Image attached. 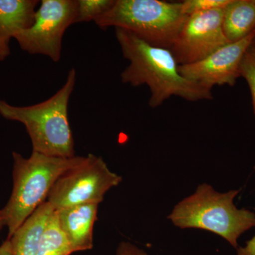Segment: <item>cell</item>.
<instances>
[{
	"label": "cell",
	"instance_id": "cell-1",
	"mask_svg": "<svg viewBox=\"0 0 255 255\" xmlns=\"http://www.w3.org/2000/svg\"><path fill=\"white\" fill-rule=\"evenodd\" d=\"M124 58L129 61L122 81L132 87L146 85L150 90L149 106L157 108L172 96L196 102L213 100L212 91L183 77L169 48L152 46L132 32L115 28Z\"/></svg>",
	"mask_w": 255,
	"mask_h": 255
},
{
	"label": "cell",
	"instance_id": "cell-2",
	"mask_svg": "<svg viewBox=\"0 0 255 255\" xmlns=\"http://www.w3.org/2000/svg\"><path fill=\"white\" fill-rule=\"evenodd\" d=\"M76 83V71H69L63 86L37 105L16 107L0 100V115L24 125L33 152L50 157H75V143L69 123L68 104Z\"/></svg>",
	"mask_w": 255,
	"mask_h": 255
},
{
	"label": "cell",
	"instance_id": "cell-3",
	"mask_svg": "<svg viewBox=\"0 0 255 255\" xmlns=\"http://www.w3.org/2000/svg\"><path fill=\"white\" fill-rule=\"evenodd\" d=\"M12 156V192L7 204L0 209V231L7 228V239L46 201L57 179L85 158L50 157L33 151L28 158L16 152Z\"/></svg>",
	"mask_w": 255,
	"mask_h": 255
},
{
	"label": "cell",
	"instance_id": "cell-4",
	"mask_svg": "<svg viewBox=\"0 0 255 255\" xmlns=\"http://www.w3.org/2000/svg\"><path fill=\"white\" fill-rule=\"evenodd\" d=\"M240 190L219 193L207 184L197 187L193 195L179 202L168 216L174 226L199 228L214 233L238 248L242 234L255 227V214L234 204Z\"/></svg>",
	"mask_w": 255,
	"mask_h": 255
},
{
	"label": "cell",
	"instance_id": "cell-5",
	"mask_svg": "<svg viewBox=\"0 0 255 255\" xmlns=\"http://www.w3.org/2000/svg\"><path fill=\"white\" fill-rule=\"evenodd\" d=\"M187 17L182 2L115 0L113 6L94 21L101 28H122L152 46L170 49Z\"/></svg>",
	"mask_w": 255,
	"mask_h": 255
},
{
	"label": "cell",
	"instance_id": "cell-6",
	"mask_svg": "<svg viewBox=\"0 0 255 255\" xmlns=\"http://www.w3.org/2000/svg\"><path fill=\"white\" fill-rule=\"evenodd\" d=\"M122 181V177L112 172L102 157L89 154L81 163L57 179L46 201L55 211L82 204H99L106 193Z\"/></svg>",
	"mask_w": 255,
	"mask_h": 255
},
{
	"label": "cell",
	"instance_id": "cell-7",
	"mask_svg": "<svg viewBox=\"0 0 255 255\" xmlns=\"http://www.w3.org/2000/svg\"><path fill=\"white\" fill-rule=\"evenodd\" d=\"M77 0H42L31 27L14 39L31 55H43L57 63L61 58L64 33L76 23Z\"/></svg>",
	"mask_w": 255,
	"mask_h": 255
},
{
	"label": "cell",
	"instance_id": "cell-8",
	"mask_svg": "<svg viewBox=\"0 0 255 255\" xmlns=\"http://www.w3.org/2000/svg\"><path fill=\"white\" fill-rule=\"evenodd\" d=\"M225 8L188 16L170 48L179 65L204 59L231 43L223 28Z\"/></svg>",
	"mask_w": 255,
	"mask_h": 255
},
{
	"label": "cell",
	"instance_id": "cell-9",
	"mask_svg": "<svg viewBox=\"0 0 255 255\" xmlns=\"http://www.w3.org/2000/svg\"><path fill=\"white\" fill-rule=\"evenodd\" d=\"M255 36V30L241 41L228 43L200 61L179 65V73L211 90L215 85L233 87L241 77L242 60Z\"/></svg>",
	"mask_w": 255,
	"mask_h": 255
},
{
	"label": "cell",
	"instance_id": "cell-10",
	"mask_svg": "<svg viewBox=\"0 0 255 255\" xmlns=\"http://www.w3.org/2000/svg\"><path fill=\"white\" fill-rule=\"evenodd\" d=\"M99 204H87L57 210L61 231L74 253L93 248V228Z\"/></svg>",
	"mask_w": 255,
	"mask_h": 255
},
{
	"label": "cell",
	"instance_id": "cell-11",
	"mask_svg": "<svg viewBox=\"0 0 255 255\" xmlns=\"http://www.w3.org/2000/svg\"><path fill=\"white\" fill-rule=\"evenodd\" d=\"M54 211L46 201L16 230L9 239L13 255H36L47 223Z\"/></svg>",
	"mask_w": 255,
	"mask_h": 255
},
{
	"label": "cell",
	"instance_id": "cell-12",
	"mask_svg": "<svg viewBox=\"0 0 255 255\" xmlns=\"http://www.w3.org/2000/svg\"><path fill=\"white\" fill-rule=\"evenodd\" d=\"M38 0H0V40L9 43L34 23Z\"/></svg>",
	"mask_w": 255,
	"mask_h": 255
},
{
	"label": "cell",
	"instance_id": "cell-13",
	"mask_svg": "<svg viewBox=\"0 0 255 255\" xmlns=\"http://www.w3.org/2000/svg\"><path fill=\"white\" fill-rule=\"evenodd\" d=\"M255 0H231L225 8L223 28L228 41H241L255 30Z\"/></svg>",
	"mask_w": 255,
	"mask_h": 255
},
{
	"label": "cell",
	"instance_id": "cell-14",
	"mask_svg": "<svg viewBox=\"0 0 255 255\" xmlns=\"http://www.w3.org/2000/svg\"><path fill=\"white\" fill-rule=\"evenodd\" d=\"M74 253L58 223L54 211L47 223L36 255H70Z\"/></svg>",
	"mask_w": 255,
	"mask_h": 255
},
{
	"label": "cell",
	"instance_id": "cell-15",
	"mask_svg": "<svg viewBox=\"0 0 255 255\" xmlns=\"http://www.w3.org/2000/svg\"><path fill=\"white\" fill-rule=\"evenodd\" d=\"M115 0H77L76 23L95 21L113 6Z\"/></svg>",
	"mask_w": 255,
	"mask_h": 255
},
{
	"label": "cell",
	"instance_id": "cell-16",
	"mask_svg": "<svg viewBox=\"0 0 255 255\" xmlns=\"http://www.w3.org/2000/svg\"><path fill=\"white\" fill-rule=\"evenodd\" d=\"M231 1V0H186L182 2V12L188 16L210 10L223 9Z\"/></svg>",
	"mask_w": 255,
	"mask_h": 255
},
{
	"label": "cell",
	"instance_id": "cell-17",
	"mask_svg": "<svg viewBox=\"0 0 255 255\" xmlns=\"http://www.w3.org/2000/svg\"><path fill=\"white\" fill-rule=\"evenodd\" d=\"M241 77L246 80L252 96L255 114V47L251 45L245 53L241 66Z\"/></svg>",
	"mask_w": 255,
	"mask_h": 255
},
{
	"label": "cell",
	"instance_id": "cell-18",
	"mask_svg": "<svg viewBox=\"0 0 255 255\" xmlns=\"http://www.w3.org/2000/svg\"><path fill=\"white\" fill-rule=\"evenodd\" d=\"M117 255H147L143 250L140 249L128 242H122L117 249Z\"/></svg>",
	"mask_w": 255,
	"mask_h": 255
},
{
	"label": "cell",
	"instance_id": "cell-19",
	"mask_svg": "<svg viewBox=\"0 0 255 255\" xmlns=\"http://www.w3.org/2000/svg\"><path fill=\"white\" fill-rule=\"evenodd\" d=\"M238 255H255V236L247 242L246 247L238 248Z\"/></svg>",
	"mask_w": 255,
	"mask_h": 255
},
{
	"label": "cell",
	"instance_id": "cell-20",
	"mask_svg": "<svg viewBox=\"0 0 255 255\" xmlns=\"http://www.w3.org/2000/svg\"><path fill=\"white\" fill-rule=\"evenodd\" d=\"M10 48L9 43L0 40V61H2L7 58L10 55Z\"/></svg>",
	"mask_w": 255,
	"mask_h": 255
},
{
	"label": "cell",
	"instance_id": "cell-21",
	"mask_svg": "<svg viewBox=\"0 0 255 255\" xmlns=\"http://www.w3.org/2000/svg\"><path fill=\"white\" fill-rule=\"evenodd\" d=\"M0 255H13L12 248H11V241L6 239V241L0 246Z\"/></svg>",
	"mask_w": 255,
	"mask_h": 255
},
{
	"label": "cell",
	"instance_id": "cell-22",
	"mask_svg": "<svg viewBox=\"0 0 255 255\" xmlns=\"http://www.w3.org/2000/svg\"><path fill=\"white\" fill-rule=\"evenodd\" d=\"M252 45H253V46L255 47V36L254 37V39H253V43H252Z\"/></svg>",
	"mask_w": 255,
	"mask_h": 255
},
{
	"label": "cell",
	"instance_id": "cell-23",
	"mask_svg": "<svg viewBox=\"0 0 255 255\" xmlns=\"http://www.w3.org/2000/svg\"></svg>",
	"mask_w": 255,
	"mask_h": 255
}]
</instances>
